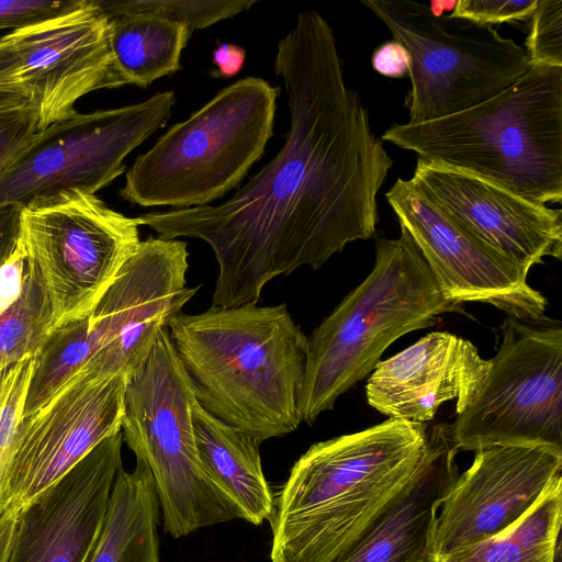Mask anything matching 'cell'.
<instances>
[{"label":"cell","mask_w":562,"mask_h":562,"mask_svg":"<svg viewBox=\"0 0 562 562\" xmlns=\"http://www.w3.org/2000/svg\"><path fill=\"white\" fill-rule=\"evenodd\" d=\"M91 353L90 316L53 329L35 356L22 420L44 407L81 370Z\"/></svg>","instance_id":"obj_25"},{"label":"cell","mask_w":562,"mask_h":562,"mask_svg":"<svg viewBox=\"0 0 562 562\" xmlns=\"http://www.w3.org/2000/svg\"><path fill=\"white\" fill-rule=\"evenodd\" d=\"M538 0H458L451 15L480 24L520 22L531 18Z\"/></svg>","instance_id":"obj_30"},{"label":"cell","mask_w":562,"mask_h":562,"mask_svg":"<svg viewBox=\"0 0 562 562\" xmlns=\"http://www.w3.org/2000/svg\"><path fill=\"white\" fill-rule=\"evenodd\" d=\"M168 331L195 401L209 414L260 442L302 423L307 336L286 304L212 305L181 313Z\"/></svg>","instance_id":"obj_3"},{"label":"cell","mask_w":562,"mask_h":562,"mask_svg":"<svg viewBox=\"0 0 562 562\" xmlns=\"http://www.w3.org/2000/svg\"><path fill=\"white\" fill-rule=\"evenodd\" d=\"M35 356L0 368V518L8 513L19 426Z\"/></svg>","instance_id":"obj_27"},{"label":"cell","mask_w":562,"mask_h":562,"mask_svg":"<svg viewBox=\"0 0 562 562\" xmlns=\"http://www.w3.org/2000/svg\"><path fill=\"white\" fill-rule=\"evenodd\" d=\"M445 297L486 303L520 321L544 316L547 299L528 284L529 269L481 238L412 179L385 193Z\"/></svg>","instance_id":"obj_12"},{"label":"cell","mask_w":562,"mask_h":562,"mask_svg":"<svg viewBox=\"0 0 562 562\" xmlns=\"http://www.w3.org/2000/svg\"><path fill=\"white\" fill-rule=\"evenodd\" d=\"M274 70L290 109L278 154L223 203L138 216L158 237L210 245L218 265L214 306L257 304L276 277L318 269L348 243L373 237L378 193L394 164L345 82L321 14H299L278 43Z\"/></svg>","instance_id":"obj_1"},{"label":"cell","mask_w":562,"mask_h":562,"mask_svg":"<svg viewBox=\"0 0 562 562\" xmlns=\"http://www.w3.org/2000/svg\"><path fill=\"white\" fill-rule=\"evenodd\" d=\"M461 311L462 305L445 297L404 228L398 238H379L372 271L307 337L301 422L311 425L333 409L401 336Z\"/></svg>","instance_id":"obj_5"},{"label":"cell","mask_w":562,"mask_h":562,"mask_svg":"<svg viewBox=\"0 0 562 562\" xmlns=\"http://www.w3.org/2000/svg\"><path fill=\"white\" fill-rule=\"evenodd\" d=\"M246 59L244 47L232 43L220 44L212 54V61L217 67L215 77L232 78L243 68Z\"/></svg>","instance_id":"obj_36"},{"label":"cell","mask_w":562,"mask_h":562,"mask_svg":"<svg viewBox=\"0 0 562 562\" xmlns=\"http://www.w3.org/2000/svg\"><path fill=\"white\" fill-rule=\"evenodd\" d=\"M191 383L171 342L159 331L145 362L126 379L121 431L154 480L162 527L173 538L241 518L199 458Z\"/></svg>","instance_id":"obj_7"},{"label":"cell","mask_w":562,"mask_h":562,"mask_svg":"<svg viewBox=\"0 0 562 562\" xmlns=\"http://www.w3.org/2000/svg\"><path fill=\"white\" fill-rule=\"evenodd\" d=\"M530 19L529 66L562 67V0H538Z\"/></svg>","instance_id":"obj_29"},{"label":"cell","mask_w":562,"mask_h":562,"mask_svg":"<svg viewBox=\"0 0 562 562\" xmlns=\"http://www.w3.org/2000/svg\"><path fill=\"white\" fill-rule=\"evenodd\" d=\"M188 258L183 240H140L90 315L92 353L85 369L127 379L145 362L159 331L198 291L187 286Z\"/></svg>","instance_id":"obj_13"},{"label":"cell","mask_w":562,"mask_h":562,"mask_svg":"<svg viewBox=\"0 0 562 562\" xmlns=\"http://www.w3.org/2000/svg\"><path fill=\"white\" fill-rule=\"evenodd\" d=\"M488 367L471 341L431 331L376 364L366 384L367 402L389 418L412 423L431 420L449 401H456L459 415L480 390Z\"/></svg>","instance_id":"obj_19"},{"label":"cell","mask_w":562,"mask_h":562,"mask_svg":"<svg viewBox=\"0 0 562 562\" xmlns=\"http://www.w3.org/2000/svg\"><path fill=\"white\" fill-rule=\"evenodd\" d=\"M427 425L387 418L312 445L294 463L270 519L271 562H334L416 479Z\"/></svg>","instance_id":"obj_2"},{"label":"cell","mask_w":562,"mask_h":562,"mask_svg":"<svg viewBox=\"0 0 562 562\" xmlns=\"http://www.w3.org/2000/svg\"><path fill=\"white\" fill-rule=\"evenodd\" d=\"M561 522L562 476L509 528L434 562H559Z\"/></svg>","instance_id":"obj_24"},{"label":"cell","mask_w":562,"mask_h":562,"mask_svg":"<svg viewBox=\"0 0 562 562\" xmlns=\"http://www.w3.org/2000/svg\"><path fill=\"white\" fill-rule=\"evenodd\" d=\"M138 217L78 189L23 205L19 245L37 272L53 312V329L91 315L137 249Z\"/></svg>","instance_id":"obj_9"},{"label":"cell","mask_w":562,"mask_h":562,"mask_svg":"<svg viewBox=\"0 0 562 562\" xmlns=\"http://www.w3.org/2000/svg\"><path fill=\"white\" fill-rule=\"evenodd\" d=\"M82 0H0V30L36 24L80 4Z\"/></svg>","instance_id":"obj_32"},{"label":"cell","mask_w":562,"mask_h":562,"mask_svg":"<svg viewBox=\"0 0 562 562\" xmlns=\"http://www.w3.org/2000/svg\"><path fill=\"white\" fill-rule=\"evenodd\" d=\"M412 180L486 243L530 268L562 258V212L476 176L417 160Z\"/></svg>","instance_id":"obj_18"},{"label":"cell","mask_w":562,"mask_h":562,"mask_svg":"<svg viewBox=\"0 0 562 562\" xmlns=\"http://www.w3.org/2000/svg\"><path fill=\"white\" fill-rule=\"evenodd\" d=\"M122 431L105 438L65 475L15 513L7 562H88L115 477Z\"/></svg>","instance_id":"obj_17"},{"label":"cell","mask_w":562,"mask_h":562,"mask_svg":"<svg viewBox=\"0 0 562 562\" xmlns=\"http://www.w3.org/2000/svg\"><path fill=\"white\" fill-rule=\"evenodd\" d=\"M176 103L173 90L132 105L72 117L37 132L0 173V209L78 189L95 194L125 170L124 159L164 127Z\"/></svg>","instance_id":"obj_11"},{"label":"cell","mask_w":562,"mask_h":562,"mask_svg":"<svg viewBox=\"0 0 562 562\" xmlns=\"http://www.w3.org/2000/svg\"><path fill=\"white\" fill-rule=\"evenodd\" d=\"M561 470L558 447L504 445L475 451L439 507L430 562L509 528L539 502Z\"/></svg>","instance_id":"obj_15"},{"label":"cell","mask_w":562,"mask_h":562,"mask_svg":"<svg viewBox=\"0 0 562 562\" xmlns=\"http://www.w3.org/2000/svg\"><path fill=\"white\" fill-rule=\"evenodd\" d=\"M417 160L463 171L537 204L562 200V67L530 66L468 110L394 123L381 136Z\"/></svg>","instance_id":"obj_4"},{"label":"cell","mask_w":562,"mask_h":562,"mask_svg":"<svg viewBox=\"0 0 562 562\" xmlns=\"http://www.w3.org/2000/svg\"><path fill=\"white\" fill-rule=\"evenodd\" d=\"M485 380L450 424L458 450L504 445L562 448V326L507 317Z\"/></svg>","instance_id":"obj_10"},{"label":"cell","mask_w":562,"mask_h":562,"mask_svg":"<svg viewBox=\"0 0 562 562\" xmlns=\"http://www.w3.org/2000/svg\"><path fill=\"white\" fill-rule=\"evenodd\" d=\"M279 94L278 87L258 77L222 89L136 157L119 195L131 204L175 209L223 198L262 157Z\"/></svg>","instance_id":"obj_6"},{"label":"cell","mask_w":562,"mask_h":562,"mask_svg":"<svg viewBox=\"0 0 562 562\" xmlns=\"http://www.w3.org/2000/svg\"><path fill=\"white\" fill-rule=\"evenodd\" d=\"M192 423L202 465L238 508L241 519L255 526L270 520L274 499L262 471L261 442L212 416L196 401Z\"/></svg>","instance_id":"obj_21"},{"label":"cell","mask_w":562,"mask_h":562,"mask_svg":"<svg viewBox=\"0 0 562 562\" xmlns=\"http://www.w3.org/2000/svg\"><path fill=\"white\" fill-rule=\"evenodd\" d=\"M371 60L374 70L385 77L403 78L409 74V54L397 41H386L379 45Z\"/></svg>","instance_id":"obj_34"},{"label":"cell","mask_w":562,"mask_h":562,"mask_svg":"<svg viewBox=\"0 0 562 562\" xmlns=\"http://www.w3.org/2000/svg\"><path fill=\"white\" fill-rule=\"evenodd\" d=\"M14 527L15 513H5L0 518V562H7Z\"/></svg>","instance_id":"obj_37"},{"label":"cell","mask_w":562,"mask_h":562,"mask_svg":"<svg viewBox=\"0 0 562 562\" xmlns=\"http://www.w3.org/2000/svg\"><path fill=\"white\" fill-rule=\"evenodd\" d=\"M126 376L85 369L19 426L9 510L16 513L121 430Z\"/></svg>","instance_id":"obj_16"},{"label":"cell","mask_w":562,"mask_h":562,"mask_svg":"<svg viewBox=\"0 0 562 562\" xmlns=\"http://www.w3.org/2000/svg\"><path fill=\"white\" fill-rule=\"evenodd\" d=\"M192 32L183 24L151 15L110 16L109 38L115 67L125 85L147 88L180 68Z\"/></svg>","instance_id":"obj_23"},{"label":"cell","mask_w":562,"mask_h":562,"mask_svg":"<svg viewBox=\"0 0 562 562\" xmlns=\"http://www.w3.org/2000/svg\"><path fill=\"white\" fill-rule=\"evenodd\" d=\"M22 204H9L0 209V266L16 248L20 235Z\"/></svg>","instance_id":"obj_35"},{"label":"cell","mask_w":562,"mask_h":562,"mask_svg":"<svg viewBox=\"0 0 562 562\" xmlns=\"http://www.w3.org/2000/svg\"><path fill=\"white\" fill-rule=\"evenodd\" d=\"M52 330L48 296L26 260L19 295L0 313V368L36 356Z\"/></svg>","instance_id":"obj_26"},{"label":"cell","mask_w":562,"mask_h":562,"mask_svg":"<svg viewBox=\"0 0 562 562\" xmlns=\"http://www.w3.org/2000/svg\"><path fill=\"white\" fill-rule=\"evenodd\" d=\"M109 15L151 14L193 30L205 29L250 9L257 0H95Z\"/></svg>","instance_id":"obj_28"},{"label":"cell","mask_w":562,"mask_h":562,"mask_svg":"<svg viewBox=\"0 0 562 562\" xmlns=\"http://www.w3.org/2000/svg\"><path fill=\"white\" fill-rule=\"evenodd\" d=\"M37 133V117L27 104L0 110V173L25 148Z\"/></svg>","instance_id":"obj_31"},{"label":"cell","mask_w":562,"mask_h":562,"mask_svg":"<svg viewBox=\"0 0 562 562\" xmlns=\"http://www.w3.org/2000/svg\"><path fill=\"white\" fill-rule=\"evenodd\" d=\"M30 104L20 80V61L8 35L0 38V110Z\"/></svg>","instance_id":"obj_33"},{"label":"cell","mask_w":562,"mask_h":562,"mask_svg":"<svg viewBox=\"0 0 562 562\" xmlns=\"http://www.w3.org/2000/svg\"><path fill=\"white\" fill-rule=\"evenodd\" d=\"M411 58L404 99L411 124L438 120L480 104L529 69L526 49L492 25L436 14L412 0H362Z\"/></svg>","instance_id":"obj_8"},{"label":"cell","mask_w":562,"mask_h":562,"mask_svg":"<svg viewBox=\"0 0 562 562\" xmlns=\"http://www.w3.org/2000/svg\"><path fill=\"white\" fill-rule=\"evenodd\" d=\"M110 16L95 0L10 32L20 80L37 117V132L78 112L76 102L99 90L125 86L110 48Z\"/></svg>","instance_id":"obj_14"},{"label":"cell","mask_w":562,"mask_h":562,"mask_svg":"<svg viewBox=\"0 0 562 562\" xmlns=\"http://www.w3.org/2000/svg\"><path fill=\"white\" fill-rule=\"evenodd\" d=\"M159 504L147 465L120 469L102 531L88 562H160Z\"/></svg>","instance_id":"obj_22"},{"label":"cell","mask_w":562,"mask_h":562,"mask_svg":"<svg viewBox=\"0 0 562 562\" xmlns=\"http://www.w3.org/2000/svg\"><path fill=\"white\" fill-rule=\"evenodd\" d=\"M450 425L429 429L428 453L416 479L334 562H430L439 507L459 476Z\"/></svg>","instance_id":"obj_20"}]
</instances>
